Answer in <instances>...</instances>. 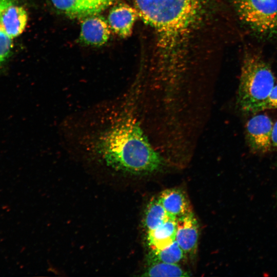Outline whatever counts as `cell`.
<instances>
[{"label": "cell", "mask_w": 277, "mask_h": 277, "mask_svg": "<svg viewBox=\"0 0 277 277\" xmlns=\"http://www.w3.org/2000/svg\"><path fill=\"white\" fill-rule=\"evenodd\" d=\"M144 76L140 74L123 93L65 118L60 135L65 150L112 172L148 174L165 162L143 129L140 103Z\"/></svg>", "instance_id": "6da1fadb"}, {"label": "cell", "mask_w": 277, "mask_h": 277, "mask_svg": "<svg viewBox=\"0 0 277 277\" xmlns=\"http://www.w3.org/2000/svg\"><path fill=\"white\" fill-rule=\"evenodd\" d=\"M150 41L146 73L164 106H178L192 60L209 50L216 0H134Z\"/></svg>", "instance_id": "7a4b0ae2"}, {"label": "cell", "mask_w": 277, "mask_h": 277, "mask_svg": "<svg viewBox=\"0 0 277 277\" xmlns=\"http://www.w3.org/2000/svg\"><path fill=\"white\" fill-rule=\"evenodd\" d=\"M275 85L269 65L259 55L248 53L241 67L237 102L244 113H255Z\"/></svg>", "instance_id": "3957f363"}, {"label": "cell", "mask_w": 277, "mask_h": 277, "mask_svg": "<svg viewBox=\"0 0 277 277\" xmlns=\"http://www.w3.org/2000/svg\"><path fill=\"white\" fill-rule=\"evenodd\" d=\"M243 23L261 35H277V0H234Z\"/></svg>", "instance_id": "277c9868"}, {"label": "cell", "mask_w": 277, "mask_h": 277, "mask_svg": "<svg viewBox=\"0 0 277 277\" xmlns=\"http://www.w3.org/2000/svg\"><path fill=\"white\" fill-rule=\"evenodd\" d=\"M274 123L265 114H258L246 124V136L249 146L253 151L264 153L272 147V134Z\"/></svg>", "instance_id": "5b68a950"}, {"label": "cell", "mask_w": 277, "mask_h": 277, "mask_svg": "<svg viewBox=\"0 0 277 277\" xmlns=\"http://www.w3.org/2000/svg\"><path fill=\"white\" fill-rule=\"evenodd\" d=\"M28 21L26 9L17 0H0V31L11 38L21 35Z\"/></svg>", "instance_id": "8992f818"}, {"label": "cell", "mask_w": 277, "mask_h": 277, "mask_svg": "<svg viewBox=\"0 0 277 277\" xmlns=\"http://www.w3.org/2000/svg\"><path fill=\"white\" fill-rule=\"evenodd\" d=\"M198 238L199 224L192 211L177 218L175 240L186 254L195 253Z\"/></svg>", "instance_id": "52a82bcc"}, {"label": "cell", "mask_w": 277, "mask_h": 277, "mask_svg": "<svg viewBox=\"0 0 277 277\" xmlns=\"http://www.w3.org/2000/svg\"><path fill=\"white\" fill-rule=\"evenodd\" d=\"M54 7L72 18L97 14L111 5L101 0H51Z\"/></svg>", "instance_id": "ba28073f"}, {"label": "cell", "mask_w": 277, "mask_h": 277, "mask_svg": "<svg viewBox=\"0 0 277 277\" xmlns=\"http://www.w3.org/2000/svg\"><path fill=\"white\" fill-rule=\"evenodd\" d=\"M84 18L81 24L80 41L92 46H100L105 44L110 34L108 23L103 17L96 14Z\"/></svg>", "instance_id": "9c48e42d"}, {"label": "cell", "mask_w": 277, "mask_h": 277, "mask_svg": "<svg viewBox=\"0 0 277 277\" xmlns=\"http://www.w3.org/2000/svg\"><path fill=\"white\" fill-rule=\"evenodd\" d=\"M138 17L135 8L130 6L120 4L113 7L108 15V24L110 29L122 37L129 36L133 25Z\"/></svg>", "instance_id": "30bf717a"}, {"label": "cell", "mask_w": 277, "mask_h": 277, "mask_svg": "<svg viewBox=\"0 0 277 277\" xmlns=\"http://www.w3.org/2000/svg\"><path fill=\"white\" fill-rule=\"evenodd\" d=\"M157 197L170 216L177 219L192 211L186 195L179 189H166Z\"/></svg>", "instance_id": "8fae6325"}, {"label": "cell", "mask_w": 277, "mask_h": 277, "mask_svg": "<svg viewBox=\"0 0 277 277\" xmlns=\"http://www.w3.org/2000/svg\"><path fill=\"white\" fill-rule=\"evenodd\" d=\"M176 220L169 216L160 226L147 232V241L150 251L164 248L175 241Z\"/></svg>", "instance_id": "7c38bea8"}, {"label": "cell", "mask_w": 277, "mask_h": 277, "mask_svg": "<svg viewBox=\"0 0 277 277\" xmlns=\"http://www.w3.org/2000/svg\"><path fill=\"white\" fill-rule=\"evenodd\" d=\"M169 216L158 197H152L147 206L144 218L147 232L160 226Z\"/></svg>", "instance_id": "4fadbf2b"}, {"label": "cell", "mask_w": 277, "mask_h": 277, "mask_svg": "<svg viewBox=\"0 0 277 277\" xmlns=\"http://www.w3.org/2000/svg\"><path fill=\"white\" fill-rule=\"evenodd\" d=\"M149 264L143 276L153 277L186 276L190 275L177 264L158 261H149Z\"/></svg>", "instance_id": "5bb4252c"}, {"label": "cell", "mask_w": 277, "mask_h": 277, "mask_svg": "<svg viewBox=\"0 0 277 277\" xmlns=\"http://www.w3.org/2000/svg\"><path fill=\"white\" fill-rule=\"evenodd\" d=\"M185 255L175 240L171 245L164 248L156 251H150L149 261L177 264L184 258Z\"/></svg>", "instance_id": "9a60e30c"}, {"label": "cell", "mask_w": 277, "mask_h": 277, "mask_svg": "<svg viewBox=\"0 0 277 277\" xmlns=\"http://www.w3.org/2000/svg\"><path fill=\"white\" fill-rule=\"evenodd\" d=\"M12 39L0 31V66L10 55L12 48Z\"/></svg>", "instance_id": "2e32d148"}, {"label": "cell", "mask_w": 277, "mask_h": 277, "mask_svg": "<svg viewBox=\"0 0 277 277\" xmlns=\"http://www.w3.org/2000/svg\"><path fill=\"white\" fill-rule=\"evenodd\" d=\"M274 109H277V85H274L266 99L258 107L255 113Z\"/></svg>", "instance_id": "e0dca14e"}, {"label": "cell", "mask_w": 277, "mask_h": 277, "mask_svg": "<svg viewBox=\"0 0 277 277\" xmlns=\"http://www.w3.org/2000/svg\"><path fill=\"white\" fill-rule=\"evenodd\" d=\"M272 147L277 150V121L274 123L272 134Z\"/></svg>", "instance_id": "ac0fdd59"}, {"label": "cell", "mask_w": 277, "mask_h": 277, "mask_svg": "<svg viewBox=\"0 0 277 277\" xmlns=\"http://www.w3.org/2000/svg\"><path fill=\"white\" fill-rule=\"evenodd\" d=\"M101 1H105V2H108L110 4H112L114 0H101Z\"/></svg>", "instance_id": "d6986e66"}]
</instances>
